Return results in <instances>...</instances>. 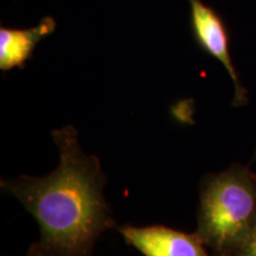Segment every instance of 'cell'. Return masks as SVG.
Returning a JSON list of instances; mask_svg holds the SVG:
<instances>
[{"mask_svg":"<svg viewBox=\"0 0 256 256\" xmlns=\"http://www.w3.org/2000/svg\"><path fill=\"white\" fill-rule=\"evenodd\" d=\"M198 228L204 244L220 254L235 252L256 220V176L232 166L202 183Z\"/></svg>","mask_w":256,"mask_h":256,"instance_id":"7a4b0ae2","label":"cell"},{"mask_svg":"<svg viewBox=\"0 0 256 256\" xmlns=\"http://www.w3.org/2000/svg\"><path fill=\"white\" fill-rule=\"evenodd\" d=\"M234 254L235 256H256V220Z\"/></svg>","mask_w":256,"mask_h":256,"instance_id":"8992f818","label":"cell"},{"mask_svg":"<svg viewBox=\"0 0 256 256\" xmlns=\"http://www.w3.org/2000/svg\"><path fill=\"white\" fill-rule=\"evenodd\" d=\"M190 2V25L194 42L204 52L216 58L228 72L234 83L232 104L238 107L247 104V90L241 84L229 51V34L218 12L202 0Z\"/></svg>","mask_w":256,"mask_h":256,"instance_id":"3957f363","label":"cell"},{"mask_svg":"<svg viewBox=\"0 0 256 256\" xmlns=\"http://www.w3.org/2000/svg\"><path fill=\"white\" fill-rule=\"evenodd\" d=\"M52 17L42 18L40 24L30 28H12L0 26V69L8 72L24 68L31 58L38 43L56 30Z\"/></svg>","mask_w":256,"mask_h":256,"instance_id":"5b68a950","label":"cell"},{"mask_svg":"<svg viewBox=\"0 0 256 256\" xmlns=\"http://www.w3.org/2000/svg\"><path fill=\"white\" fill-rule=\"evenodd\" d=\"M52 139L60 150L52 174L2 180V188L40 226V241L31 244L26 256H92L96 240L115 224L104 196L100 160L83 152L74 126L55 130Z\"/></svg>","mask_w":256,"mask_h":256,"instance_id":"6da1fadb","label":"cell"},{"mask_svg":"<svg viewBox=\"0 0 256 256\" xmlns=\"http://www.w3.org/2000/svg\"><path fill=\"white\" fill-rule=\"evenodd\" d=\"M124 238L145 256H210L200 236L162 226H124Z\"/></svg>","mask_w":256,"mask_h":256,"instance_id":"277c9868","label":"cell"}]
</instances>
